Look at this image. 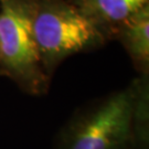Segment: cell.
I'll return each mask as SVG.
<instances>
[{
    "instance_id": "cell-1",
    "label": "cell",
    "mask_w": 149,
    "mask_h": 149,
    "mask_svg": "<svg viewBox=\"0 0 149 149\" xmlns=\"http://www.w3.org/2000/svg\"><path fill=\"white\" fill-rule=\"evenodd\" d=\"M31 13L40 61L50 79L64 60L97 50L111 40L70 0H31Z\"/></svg>"
},
{
    "instance_id": "cell-2",
    "label": "cell",
    "mask_w": 149,
    "mask_h": 149,
    "mask_svg": "<svg viewBox=\"0 0 149 149\" xmlns=\"http://www.w3.org/2000/svg\"><path fill=\"white\" fill-rule=\"evenodd\" d=\"M135 93L133 81L77 109L59 134L55 149H136Z\"/></svg>"
},
{
    "instance_id": "cell-3",
    "label": "cell",
    "mask_w": 149,
    "mask_h": 149,
    "mask_svg": "<svg viewBox=\"0 0 149 149\" xmlns=\"http://www.w3.org/2000/svg\"><path fill=\"white\" fill-rule=\"evenodd\" d=\"M0 75L29 95L48 93L51 79L33 37L31 0H0Z\"/></svg>"
},
{
    "instance_id": "cell-4",
    "label": "cell",
    "mask_w": 149,
    "mask_h": 149,
    "mask_svg": "<svg viewBox=\"0 0 149 149\" xmlns=\"http://www.w3.org/2000/svg\"><path fill=\"white\" fill-rule=\"evenodd\" d=\"M113 39L120 42L139 74H149V5L118 24Z\"/></svg>"
},
{
    "instance_id": "cell-5",
    "label": "cell",
    "mask_w": 149,
    "mask_h": 149,
    "mask_svg": "<svg viewBox=\"0 0 149 149\" xmlns=\"http://www.w3.org/2000/svg\"><path fill=\"white\" fill-rule=\"evenodd\" d=\"M113 40L114 29L149 5V0H70Z\"/></svg>"
}]
</instances>
